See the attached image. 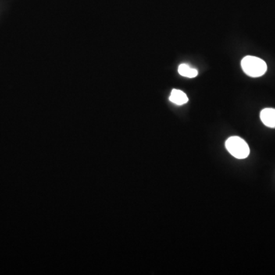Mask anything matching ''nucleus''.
<instances>
[{"label": "nucleus", "instance_id": "obj_1", "mask_svg": "<svg viewBox=\"0 0 275 275\" xmlns=\"http://www.w3.org/2000/svg\"><path fill=\"white\" fill-rule=\"evenodd\" d=\"M243 71L251 77H259L263 76L267 71L266 63L258 57H244L241 62Z\"/></svg>", "mask_w": 275, "mask_h": 275}, {"label": "nucleus", "instance_id": "obj_2", "mask_svg": "<svg viewBox=\"0 0 275 275\" xmlns=\"http://www.w3.org/2000/svg\"><path fill=\"white\" fill-rule=\"evenodd\" d=\"M226 148L233 157L238 159H244L250 154L248 144L239 136L229 138L226 141Z\"/></svg>", "mask_w": 275, "mask_h": 275}, {"label": "nucleus", "instance_id": "obj_3", "mask_svg": "<svg viewBox=\"0 0 275 275\" xmlns=\"http://www.w3.org/2000/svg\"><path fill=\"white\" fill-rule=\"evenodd\" d=\"M260 118L267 127L275 129V109L266 108L262 109L260 113Z\"/></svg>", "mask_w": 275, "mask_h": 275}, {"label": "nucleus", "instance_id": "obj_4", "mask_svg": "<svg viewBox=\"0 0 275 275\" xmlns=\"http://www.w3.org/2000/svg\"><path fill=\"white\" fill-rule=\"evenodd\" d=\"M169 100L171 102L178 105H183L188 102V97L186 95L185 93L177 89H173L172 90Z\"/></svg>", "mask_w": 275, "mask_h": 275}, {"label": "nucleus", "instance_id": "obj_5", "mask_svg": "<svg viewBox=\"0 0 275 275\" xmlns=\"http://www.w3.org/2000/svg\"><path fill=\"white\" fill-rule=\"evenodd\" d=\"M178 73L181 76L188 77V78H194L198 74V71L195 68H191L187 64H182L179 66Z\"/></svg>", "mask_w": 275, "mask_h": 275}]
</instances>
